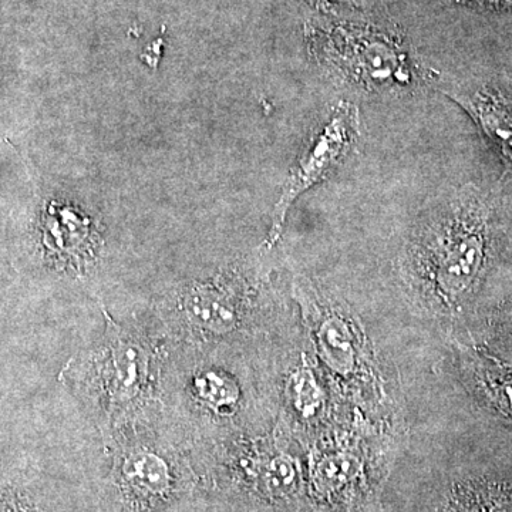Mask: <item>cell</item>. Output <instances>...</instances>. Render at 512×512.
<instances>
[{"label":"cell","mask_w":512,"mask_h":512,"mask_svg":"<svg viewBox=\"0 0 512 512\" xmlns=\"http://www.w3.org/2000/svg\"><path fill=\"white\" fill-rule=\"evenodd\" d=\"M309 43L333 77L359 92L400 93L420 83L419 63L402 39L375 23L319 19L309 29Z\"/></svg>","instance_id":"obj_1"},{"label":"cell","mask_w":512,"mask_h":512,"mask_svg":"<svg viewBox=\"0 0 512 512\" xmlns=\"http://www.w3.org/2000/svg\"><path fill=\"white\" fill-rule=\"evenodd\" d=\"M440 208L426 244V271L447 301L464 298L480 282L490 248L491 205L467 185Z\"/></svg>","instance_id":"obj_2"},{"label":"cell","mask_w":512,"mask_h":512,"mask_svg":"<svg viewBox=\"0 0 512 512\" xmlns=\"http://www.w3.org/2000/svg\"><path fill=\"white\" fill-rule=\"evenodd\" d=\"M359 111L348 101L336 104L322 123L315 128L303 148L276 204L269 231V247L281 238L288 212L293 202L303 192L311 190L328 180L333 171L338 170L345 158L349 157L359 138Z\"/></svg>","instance_id":"obj_3"},{"label":"cell","mask_w":512,"mask_h":512,"mask_svg":"<svg viewBox=\"0 0 512 512\" xmlns=\"http://www.w3.org/2000/svg\"><path fill=\"white\" fill-rule=\"evenodd\" d=\"M106 316V335L99 357L100 383L111 416L130 412L147 396L153 353L146 340Z\"/></svg>","instance_id":"obj_4"},{"label":"cell","mask_w":512,"mask_h":512,"mask_svg":"<svg viewBox=\"0 0 512 512\" xmlns=\"http://www.w3.org/2000/svg\"><path fill=\"white\" fill-rule=\"evenodd\" d=\"M447 93L476 121L512 174V79H467L453 84Z\"/></svg>","instance_id":"obj_5"},{"label":"cell","mask_w":512,"mask_h":512,"mask_svg":"<svg viewBox=\"0 0 512 512\" xmlns=\"http://www.w3.org/2000/svg\"><path fill=\"white\" fill-rule=\"evenodd\" d=\"M185 318L198 329L218 332L234 325L237 303L232 292L221 285H202L192 289L183 301Z\"/></svg>","instance_id":"obj_6"},{"label":"cell","mask_w":512,"mask_h":512,"mask_svg":"<svg viewBox=\"0 0 512 512\" xmlns=\"http://www.w3.org/2000/svg\"><path fill=\"white\" fill-rule=\"evenodd\" d=\"M47 229L52 245L69 259L76 262L87 258L92 249L90 221L69 207L52 205L47 214Z\"/></svg>","instance_id":"obj_7"},{"label":"cell","mask_w":512,"mask_h":512,"mask_svg":"<svg viewBox=\"0 0 512 512\" xmlns=\"http://www.w3.org/2000/svg\"><path fill=\"white\" fill-rule=\"evenodd\" d=\"M124 473L128 483L144 494H160L168 487L164 461L148 451H137L127 458Z\"/></svg>","instance_id":"obj_8"},{"label":"cell","mask_w":512,"mask_h":512,"mask_svg":"<svg viewBox=\"0 0 512 512\" xmlns=\"http://www.w3.org/2000/svg\"><path fill=\"white\" fill-rule=\"evenodd\" d=\"M450 512H512V490L497 485H478L461 491Z\"/></svg>","instance_id":"obj_9"},{"label":"cell","mask_w":512,"mask_h":512,"mask_svg":"<svg viewBox=\"0 0 512 512\" xmlns=\"http://www.w3.org/2000/svg\"><path fill=\"white\" fill-rule=\"evenodd\" d=\"M195 390L202 402L212 407L228 406L234 402L235 389L231 382L215 373H205L195 382Z\"/></svg>","instance_id":"obj_10"},{"label":"cell","mask_w":512,"mask_h":512,"mask_svg":"<svg viewBox=\"0 0 512 512\" xmlns=\"http://www.w3.org/2000/svg\"><path fill=\"white\" fill-rule=\"evenodd\" d=\"M490 393L495 406L512 420V377H493L490 382Z\"/></svg>","instance_id":"obj_11"},{"label":"cell","mask_w":512,"mask_h":512,"mask_svg":"<svg viewBox=\"0 0 512 512\" xmlns=\"http://www.w3.org/2000/svg\"><path fill=\"white\" fill-rule=\"evenodd\" d=\"M323 2L339 3V5H356L360 0H323Z\"/></svg>","instance_id":"obj_12"}]
</instances>
